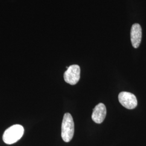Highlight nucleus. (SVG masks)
<instances>
[{"instance_id":"f257e3e1","label":"nucleus","mask_w":146,"mask_h":146,"mask_svg":"<svg viewBox=\"0 0 146 146\" xmlns=\"http://www.w3.org/2000/svg\"><path fill=\"white\" fill-rule=\"evenodd\" d=\"M24 128L20 125H11L7 129L3 135V141L6 144L11 145L19 141L23 135Z\"/></svg>"},{"instance_id":"f03ea898","label":"nucleus","mask_w":146,"mask_h":146,"mask_svg":"<svg viewBox=\"0 0 146 146\" xmlns=\"http://www.w3.org/2000/svg\"><path fill=\"white\" fill-rule=\"evenodd\" d=\"M74 134V122L70 113L64 114L61 127V136L63 140L69 142L73 139Z\"/></svg>"},{"instance_id":"7ed1b4c3","label":"nucleus","mask_w":146,"mask_h":146,"mask_svg":"<svg viewBox=\"0 0 146 146\" xmlns=\"http://www.w3.org/2000/svg\"><path fill=\"white\" fill-rule=\"evenodd\" d=\"M80 78V67L77 64H73L68 67L64 73V80L67 84L75 85Z\"/></svg>"},{"instance_id":"20e7f679","label":"nucleus","mask_w":146,"mask_h":146,"mask_svg":"<svg viewBox=\"0 0 146 146\" xmlns=\"http://www.w3.org/2000/svg\"><path fill=\"white\" fill-rule=\"evenodd\" d=\"M120 104L128 110L134 109L137 105V101L135 95L132 93L122 92L119 95Z\"/></svg>"},{"instance_id":"39448f33","label":"nucleus","mask_w":146,"mask_h":146,"mask_svg":"<svg viewBox=\"0 0 146 146\" xmlns=\"http://www.w3.org/2000/svg\"><path fill=\"white\" fill-rule=\"evenodd\" d=\"M131 42L133 46L135 48L139 47L142 39V28L138 23L134 24L131 28Z\"/></svg>"},{"instance_id":"423d86ee","label":"nucleus","mask_w":146,"mask_h":146,"mask_svg":"<svg viewBox=\"0 0 146 146\" xmlns=\"http://www.w3.org/2000/svg\"><path fill=\"white\" fill-rule=\"evenodd\" d=\"M107 110L104 104L100 103L95 106L92 115V120L96 123H101L106 117Z\"/></svg>"}]
</instances>
